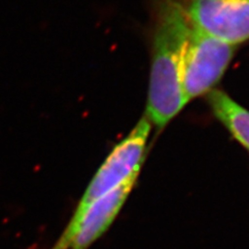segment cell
I'll use <instances>...</instances> for the list:
<instances>
[{"mask_svg": "<svg viewBox=\"0 0 249 249\" xmlns=\"http://www.w3.org/2000/svg\"><path fill=\"white\" fill-rule=\"evenodd\" d=\"M191 27L183 0L156 1L144 116L160 129L188 103L182 89V66Z\"/></svg>", "mask_w": 249, "mask_h": 249, "instance_id": "obj_1", "label": "cell"}, {"mask_svg": "<svg viewBox=\"0 0 249 249\" xmlns=\"http://www.w3.org/2000/svg\"><path fill=\"white\" fill-rule=\"evenodd\" d=\"M151 128V123L143 116L129 135L114 146L95 177L92 178L84 196L77 206L72 219L70 220L66 231L52 249H67L73 238L76 227L90 205L118 188L131 177L138 176L144 158Z\"/></svg>", "mask_w": 249, "mask_h": 249, "instance_id": "obj_2", "label": "cell"}, {"mask_svg": "<svg viewBox=\"0 0 249 249\" xmlns=\"http://www.w3.org/2000/svg\"><path fill=\"white\" fill-rule=\"evenodd\" d=\"M236 48L192 25L182 66V89L188 102L214 90L231 65Z\"/></svg>", "mask_w": 249, "mask_h": 249, "instance_id": "obj_3", "label": "cell"}, {"mask_svg": "<svg viewBox=\"0 0 249 249\" xmlns=\"http://www.w3.org/2000/svg\"><path fill=\"white\" fill-rule=\"evenodd\" d=\"M193 26L237 46L249 40V0H183Z\"/></svg>", "mask_w": 249, "mask_h": 249, "instance_id": "obj_4", "label": "cell"}, {"mask_svg": "<svg viewBox=\"0 0 249 249\" xmlns=\"http://www.w3.org/2000/svg\"><path fill=\"white\" fill-rule=\"evenodd\" d=\"M137 177H131L118 188L90 205L76 227L67 249H88L103 235L121 211Z\"/></svg>", "mask_w": 249, "mask_h": 249, "instance_id": "obj_5", "label": "cell"}, {"mask_svg": "<svg viewBox=\"0 0 249 249\" xmlns=\"http://www.w3.org/2000/svg\"><path fill=\"white\" fill-rule=\"evenodd\" d=\"M208 104L215 118L249 152V110L219 89L208 93Z\"/></svg>", "mask_w": 249, "mask_h": 249, "instance_id": "obj_6", "label": "cell"}]
</instances>
